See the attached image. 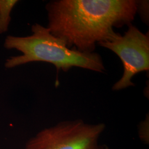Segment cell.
I'll return each instance as SVG.
<instances>
[{
    "label": "cell",
    "instance_id": "obj_2",
    "mask_svg": "<svg viewBox=\"0 0 149 149\" xmlns=\"http://www.w3.org/2000/svg\"><path fill=\"white\" fill-rule=\"evenodd\" d=\"M33 34L19 37L9 36L6 38L5 48L16 49L22 55L11 56L5 66L11 69L34 61L47 62L60 70L68 71L72 67H79L101 73L105 71L101 56L96 53H83L68 47L63 40L56 37L48 28L39 24L32 26Z\"/></svg>",
    "mask_w": 149,
    "mask_h": 149
},
{
    "label": "cell",
    "instance_id": "obj_7",
    "mask_svg": "<svg viewBox=\"0 0 149 149\" xmlns=\"http://www.w3.org/2000/svg\"><path fill=\"white\" fill-rule=\"evenodd\" d=\"M101 149H109V148H108V146L106 145H102Z\"/></svg>",
    "mask_w": 149,
    "mask_h": 149
},
{
    "label": "cell",
    "instance_id": "obj_6",
    "mask_svg": "<svg viewBox=\"0 0 149 149\" xmlns=\"http://www.w3.org/2000/svg\"><path fill=\"white\" fill-rule=\"evenodd\" d=\"M137 12H139L142 21L147 23L149 21V1H136Z\"/></svg>",
    "mask_w": 149,
    "mask_h": 149
},
{
    "label": "cell",
    "instance_id": "obj_1",
    "mask_svg": "<svg viewBox=\"0 0 149 149\" xmlns=\"http://www.w3.org/2000/svg\"><path fill=\"white\" fill-rule=\"evenodd\" d=\"M46 9L53 35L68 48L93 53L96 44L115 33L114 28L132 23L137 4L134 0H56Z\"/></svg>",
    "mask_w": 149,
    "mask_h": 149
},
{
    "label": "cell",
    "instance_id": "obj_5",
    "mask_svg": "<svg viewBox=\"0 0 149 149\" xmlns=\"http://www.w3.org/2000/svg\"><path fill=\"white\" fill-rule=\"evenodd\" d=\"M17 0H0V34L7 32L11 21V12Z\"/></svg>",
    "mask_w": 149,
    "mask_h": 149
},
{
    "label": "cell",
    "instance_id": "obj_3",
    "mask_svg": "<svg viewBox=\"0 0 149 149\" xmlns=\"http://www.w3.org/2000/svg\"><path fill=\"white\" fill-rule=\"evenodd\" d=\"M103 123L89 124L81 119L63 121L45 128L30 139L24 149H101Z\"/></svg>",
    "mask_w": 149,
    "mask_h": 149
},
{
    "label": "cell",
    "instance_id": "obj_4",
    "mask_svg": "<svg viewBox=\"0 0 149 149\" xmlns=\"http://www.w3.org/2000/svg\"><path fill=\"white\" fill-rule=\"evenodd\" d=\"M128 27L123 36L115 32L106 40L97 44L112 50L122 61L123 74L112 87L113 91L134 86L132 81L134 76L141 71H149V34H144L132 23Z\"/></svg>",
    "mask_w": 149,
    "mask_h": 149
}]
</instances>
